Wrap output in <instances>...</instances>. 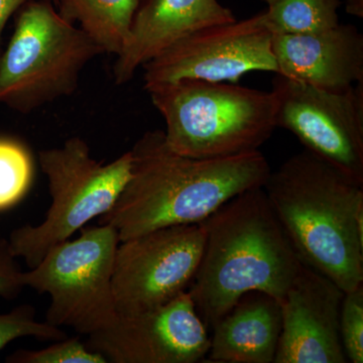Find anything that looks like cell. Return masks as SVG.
I'll return each mask as SVG.
<instances>
[{"mask_svg": "<svg viewBox=\"0 0 363 363\" xmlns=\"http://www.w3.org/2000/svg\"><path fill=\"white\" fill-rule=\"evenodd\" d=\"M131 154L130 180L100 224L119 241L164 227L199 224L235 196L264 187L271 173L260 150L196 159L169 149L164 130L147 131Z\"/></svg>", "mask_w": 363, "mask_h": 363, "instance_id": "obj_1", "label": "cell"}, {"mask_svg": "<svg viewBox=\"0 0 363 363\" xmlns=\"http://www.w3.org/2000/svg\"><path fill=\"white\" fill-rule=\"evenodd\" d=\"M264 190L303 264L345 293L362 285V184L304 150L271 171Z\"/></svg>", "mask_w": 363, "mask_h": 363, "instance_id": "obj_2", "label": "cell"}, {"mask_svg": "<svg viewBox=\"0 0 363 363\" xmlns=\"http://www.w3.org/2000/svg\"><path fill=\"white\" fill-rule=\"evenodd\" d=\"M200 224L204 247L188 292L207 328L248 293L267 294L281 304L303 264L264 187L235 196Z\"/></svg>", "mask_w": 363, "mask_h": 363, "instance_id": "obj_3", "label": "cell"}, {"mask_svg": "<svg viewBox=\"0 0 363 363\" xmlns=\"http://www.w3.org/2000/svg\"><path fill=\"white\" fill-rule=\"evenodd\" d=\"M166 123L169 149L196 159L259 150L277 126V97L226 82L183 79L145 87Z\"/></svg>", "mask_w": 363, "mask_h": 363, "instance_id": "obj_4", "label": "cell"}, {"mask_svg": "<svg viewBox=\"0 0 363 363\" xmlns=\"http://www.w3.org/2000/svg\"><path fill=\"white\" fill-rule=\"evenodd\" d=\"M101 54L51 0H30L18 9L13 37L0 56V104L30 113L73 94L81 72Z\"/></svg>", "mask_w": 363, "mask_h": 363, "instance_id": "obj_5", "label": "cell"}, {"mask_svg": "<svg viewBox=\"0 0 363 363\" xmlns=\"http://www.w3.org/2000/svg\"><path fill=\"white\" fill-rule=\"evenodd\" d=\"M39 161L49 182L51 206L42 223L18 227L7 240L14 257L28 269L111 209L130 180L133 159L128 150L109 164L97 162L85 140L72 138L62 147L40 150Z\"/></svg>", "mask_w": 363, "mask_h": 363, "instance_id": "obj_6", "label": "cell"}, {"mask_svg": "<svg viewBox=\"0 0 363 363\" xmlns=\"http://www.w3.org/2000/svg\"><path fill=\"white\" fill-rule=\"evenodd\" d=\"M119 242L109 224L83 227L78 238L55 245L23 272L25 286L50 296L45 322L88 336L116 321L112 274Z\"/></svg>", "mask_w": 363, "mask_h": 363, "instance_id": "obj_7", "label": "cell"}, {"mask_svg": "<svg viewBox=\"0 0 363 363\" xmlns=\"http://www.w3.org/2000/svg\"><path fill=\"white\" fill-rule=\"evenodd\" d=\"M277 126L305 150L363 185V81L342 92L274 74Z\"/></svg>", "mask_w": 363, "mask_h": 363, "instance_id": "obj_8", "label": "cell"}, {"mask_svg": "<svg viewBox=\"0 0 363 363\" xmlns=\"http://www.w3.org/2000/svg\"><path fill=\"white\" fill-rule=\"evenodd\" d=\"M204 240L199 223L164 227L121 241L112 274L117 315L152 309L188 291Z\"/></svg>", "mask_w": 363, "mask_h": 363, "instance_id": "obj_9", "label": "cell"}, {"mask_svg": "<svg viewBox=\"0 0 363 363\" xmlns=\"http://www.w3.org/2000/svg\"><path fill=\"white\" fill-rule=\"evenodd\" d=\"M272 33L262 13L203 28L143 66L145 87L183 79L238 84L253 71L278 74Z\"/></svg>", "mask_w": 363, "mask_h": 363, "instance_id": "obj_10", "label": "cell"}, {"mask_svg": "<svg viewBox=\"0 0 363 363\" xmlns=\"http://www.w3.org/2000/svg\"><path fill=\"white\" fill-rule=\"evenodd\" d=\"M85 344L107 363H195L206 357L210 337L185 291L166 304L118 316Z\"/></svg>", "mask_w": 363, "mask_h": 363, "instance_id": "obj_11", "label": "cell"}, {"mask_svg": "<svg viewBox=\"0 0 363 363\" xmlns=\"http://www.w3.org/2000/svg\"><path fill=\"white\" fill-rule=\"evenodd\" d=\"M345 295L333 281L302 264L281 303L274 363H346L339 317Z\"/></svg>", "mask_w": 363, "mask_h": 363, "instance_id": "obj_12", "label": "cell"}, {"mask_svg": "<svg viewBox=\"0 0 363 363\" xmlns=\"http://www.w3.org/2000/svg\"><path fill=\"white\" fill-rule=\"evenodd\" d=\"M279 75L342 92L363 81V35L352 25L321 32L272 35Z\"/></svg>", "mask_w": 363, "mask_h": 363, "instance_id": "obj_13", "label": "cell"}, {"mask_svg": "<svg viewBox=\"0 0 363 363\" xmlns=\"http://www.w3.org/2000/svg\"><path fill=\"white\" fill-rule=\"evenodd\" d=\"M234 21L218 0H142L114 64L116 84H125L140 67L191 33Z\"/></svg>", "mask_w": 363, "mask_h": 363, "instance_id": "obj_14", "label": "cell"}, {"mask_svg": "<svg viewBox=\"0 0 363 363\" xmlns=\"http://www.w3.org/2000/svg\"><path fill=\"white\" fill-rule=\"evenodd\" d=\"M281 330L278 301L267 294L248 293L212 327L204 362L272 363Z\"/></svg>", "mask_w": 363, "mask_h": 363, "instance_id": "obj_15", "label": "cell"}, {"mask_svg": "<svg viewBox=\"0 0 363 363\" xmlns=\"http://www.w3.org/2000/svg\"><path fill=\"white\" fill-rule=\"evenodd\" d=\"M142 0H56L60 16L79 28L104 52L119 54L123 49Z\"/></svg>", "mask_w": 363, "mask_h": 363, "instance_id": "obj_16", "label": "cell"}, {"mask_svg": "<svg viewBox=\"0 0 363 363\" xmlns=\"http://www.w3.org/2000/svg\"><path fill=\"white\" fill-rule=\"evenodd\" d=\"M341 0H278L262 11L272 35L321 32L339 23Z\"/></svg>", "mask_w": 363, "mask_h": 363, "instance_id": "obj_17", "label": "cell"}, {"mask_svg": "<svg viewBox=\"0 0 363 363\" xmlns=\"http://www.w3.org/2000/svg\"><path fill=\"white\" fill-rule=\"evenodd\" d=\"M33 164L28 150L11 140H0V210L16 204L30 188Z\"/></svg>", "mask_w": 363, "mask_h": 363, "instance_id": "obj_18", "label": "cell"}, {"mask_svg": "<svg viewBox=\"0 0 363 363\" xmlns=\"http://www.w3.org/2000/svg\"><path fill=\"white\" fill-rule=\"evenodd\" d=\"M21 337L58 341L68 336L59 327L38 321L33 306L21 305L11 312L0 314V351L14 339Z\"/></svg>", "mask_w": 363, "mask_h": 363, "instance_id": "obj_19", "label": "cell"}, {"mask_svg": "<svg viewBox=\"0 0 363 363\" xmlns=\"http://www.w3.org/2000/svg\"><path fill=\"white\" fill-rule=\"evenodd\" d=\"M9 363H107L99 353L89 350L78 337L65 338L40 350H16L6 357Z\"/></svg>", "mask_w": 363, "mask_h": 363, "instance_id": "obj_20", "label": "cell"}, {"mask_svg": "<svg viewBox=\"0 0 363 363\" xmlns=\"http://www.w3.org/2000/svg\"><path fill=\"white\" fill-rule=\"evenodd\" d=\"M341 342L348 362H363V284L346 292L339 317Z\"/></svg>", "mask_w": 363, "mask_h": 363, "instance_id": "obj_21", "label": "cell"}, {"mask_svg": "<svg viewBox=\"0 0 363 363\" xmlns=\"http://www.w3.org/2000/svg\"><path fill=\"white\" fill-rule=\"evenodd\" d=\"M7 240H0V298L13 300L25 288L23 272Z\"/></svg>", "mask_w": 363, "mask_h": 363, "instance_id": "obj_22", "label": "cell"}, {"mask_svg": "<svg viewBox=\"0 0 363 363\" xmlns=\"http://www.w3.org/2000/svg\"><path fill=\"white\" fill-rule=\"evenodd\" d=\"M28 1L30 0H0V45L7 21Z\"/></svg>", "mask_w": 363, "mask_h": 363, "instance_id": "obj_23", "label": "cell"}, {"mask_svg": "<svg viewBox=\"0 0 363 363\" xmlns=\"http://www.w3.org/2000/svg\"><path fill=\"white\" fill-rule=\"evenodd\" d=\"M346 13L363 18V0H346L345 2Z\"/></svg>", "mask_w": 363, "mask_h": 363, "instance_id": "obj_24", "label": "cell"}, {"mask_svg": "<svg viewBox=\"0 0 363 363\" xmlns=\"http://www.w3.org/2000/svg\"><path fill=\"white\" fill-rule=\"evenodd\" d=\"M260 1L264 2V4H267V6H272L274 2L278 1V0H260Z\"/></svg>", "mask_w": 363, "mask_h": 363, "instance_id": "obj_25", "label": "cell"}, {"mask_svg": "<svg viewBox=\"0 0 363 363\" xmlns=\"http://www.w3.org/2000/svg\"><path fill=\"white\" fill-rule=\"evenodd\" d=\"M51 1L52 2V4H54L55 6V4H56V0H51Z\"/></svg>", "mask_w": 363, "mask_h": 363, "instance_id": "obj_26", "label": "cell"}]
</instances>
